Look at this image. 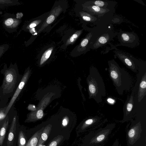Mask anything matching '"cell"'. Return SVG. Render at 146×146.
Segmentation results:
<instances>
[{"instance_id": "6da1fadb", "label": "cell", "mask_w": 146, "mask_h": 146, "mask_svg": "<svg viewBox=\"0 0 146 146\" xmlns=\"http://www.w3.org/2000/svg\"><path fill=\"white\" fill-rule=\"evenodd\" d=\"M0 72L3 76L2 84L0 86V108L6 106L9 99L12 97L21 78L16 63H11L7 67L5 64Z\"/></svg>"}, {"instance_id": "7a4b0ae2", "label": "cell", "mask_w": 146, "mask_h": 146, "mask_svg": "<svg viewBox=\"0 0 146 146\" xmlns=\"http://www.w3.org/2000/svg\"><path fill=\"white\" fill-rule=\"evenodd\" d=\"M108 63L109 76L118 93L122 95L125 91H129L132 80L128 72L113 59L109 60Z\"/></svg>"}, {"instance_id": "3957f363", "label": "cell", "mask_w": 146, "mask_h": 146, "mask_svg": "<svg viewBox=\"0 0 146 146\" xmlns=\"http://www.w3.org/2000/svg\"><path fill=\"white\" fill-rule=\"evenodd\" d=\"M89 98L94 100L98 104L102 102V97L106 95L105 86L98 69L92 66L90 69L87 79Z\"/></svg>"}, {"instance_id": "277c9868", "label": "cell", "mask_w": 146, "mask_h": 146, "mask_svg": "<svg viewBox=\"0 0 146 146\" xmlns=\"http://www.w3.org/2000/svg\"><path fill=\"white\" fill-rule=\"evenodd\" d=\"M92 36L89 42V48L96 49L105 46L115 36L112 29L106 25L99 24L92 29Z\"/></svg>"}, {"instance_id": "5b68a950", "label": "cell", "mask_w": 146, "mask_h": 146, "mask_svg": "<svg viewBox=\"0 0 146 146\" xmlns=\"http://www.w3.org/2000/svg\"><path fill=\"white\" fill-rule=\"evenodd\" d=\"M118 38L121 45L133 48L139 44V39L134 32H125L120 30Z\"/></svg>"}, {"instance_id": "8992f818", "label": "cell", "mask_w": 146, "mask_h": 146, "mask_svg": "<svg viewBox=\"0 0 146 146\" xmlns=\"http://www.w3.org/2000/svg\"><path fill=\"white\" fill-rule=\"evenodd\" d=\"M30 72L29 69H28L27 71H25L16 91L8 104L7 106L6 109L5 111V113L7 115L23 88L29 78Z\"/></svg>"}, {"instance_id": "52a82bcc", "label": "cell", "mask_w": 146, "mask_h": 146, "mask_svg": "<svg viewBox=\"0 0 146 146\" xmlns=\"http://www.w3.org/2000/svg\"><path fill=\"white\" fill-rule=\"evenodd\" d=\"M115 56L117 57L127 68L134 72H137L138 65L134 58L119 51H115Z\"/></svg>"}, {"instance_id": "ba28073f", "label": "cell", "mask_w": 146, "mask_h": 146, "mask_svg": "<svg viewBox=\"0 0 146 146\" xmlns=\"http://www.w3.org/2000/svg\"><path fill=\"white\" fill-rule=\"evenodd\" d=\"M87 8L91 15H96L99 17L104 16L110 11H111L109 9H103L90 4Z\"/></svg>"}, {"instance_id": "9c48e42d", "label": "cell", "mask_w": 146, "mask_h": 146, "mask_svg": "<svg viewBox=\"0 0 146 146\" xmlns=\"http://www.w3.org/2000/svg\"><path fill=\"white\" fill-rule=\"evenodd\" d=\"M17 117L14 116L13 118L8 134L7 146H11L13 144L16 134Z\"/></svg>"}, {"instance_id": "30bf717a", "label": "cell", "mask_w": 146, "mask_h": 146, "mask_svg": "<svg viewBox=\"0 0 146 146\" xmlns=\"http://www.w3.org/2000/svg\"><path fill=\"white\" fill-rule=\"evenodd\" d=\"M146 94V72L143 75L140 82L138 94V101L140 102Z\"/></svg>"}, {"instance_id": "8fae6325", "label": "cell", "mask_w": 146, "mask_h": 146, "mask_svg": "<svg viewBox=\"0 0 146 146\" xmlns=\"http://www.w3.org/2000/svg\"><path fill=\"white\" fill-rule=\"evenodd\" d=\"M133 94V93L132 92L130 96L127 98L124 105L123 111L126 115L131 113L133 109L134 106Z\"/></svg>"}, {"instance_id": "7c38bea8", "label": "cell", "mask_w": 146, "mask_h": 146, "mask_svg": "<svg viewBox=\"0 0 146 146\" xmlns=\"http://www.w3.org/2000/svg\"><path fill=\"white\" fill-rule=\"evenodd\" d=\"M9 122V117L7 115L0 130V146H2L3 144L8 126Z\"/></svg>"}, {"instance_id": "4fadbf2b", "label": "cell", "mask_w": 146, "mask_h": 146, "mask_svg": "<svg viewBox=\"0 0 146 146\" xmlns=\"http://www.w3.org/2000/svg\"><path fill=\"white\" fill-rule=\"evenodd\" d=\"M90 2L91 3L90 4L94 5L103 9H109L111 11L112 10L110 7L112 8V7H113L112 5L114 6V5H112L111 4L112 2H108L107 1H90Z\"/></svg>"}, {"instance_id": "5bb4252c", "label": "cell", "mask_w": 146, "mask_h": 146, "mask_svg": "<svg viewBox=\"0 0 146 146\" xmlns=\"http://www.w3.org/2000/svg\"><path fill=\"white\" fill-rule=\"evenodd\" d=\"M26 143V140L23 133L22 131H20L18 140V146H25Z\"/></svg>"}, {"instance_id": "9a60e30c", "label": "cell", "mask_w": 146, "mask_h": 146, "mask_svg": "<svg viewBox=\"0 0 146 146\" xmlns=\"http://www.w3.org/2000/svg\"><path fill=\"white\" fill-rule=\"evenodd\" d=\"M52 51V49L49 50L44 54L41 58L40 62V65L42 64L49 58L51 53Z\"/></svg>"}, {"instance_id": "2e32d148", "label": "cell", "mask_w": 146, "mask_h": 146, "mask_svg": "<svg viewBox=\"0 0 146 146\" xmlns=\"http://www.w3.org/2000/svg\"><path fill=\"white\" fill-rule=\"evenodd\" d=\"M38 141L36 135H35L29 140L25 146H36Z\"/></svg>"}, {"instance_id": "e0dca14e", "label": "cell", "mask_w": 146, "mask_h": 146, "mask_svg": "<svg viewBox=\"0 0 146 146\" xmlns=\"http://www.w3.org/2000/svg\"><path fill=\"white\" fill-rule=\"evenodd\" d=\"M6 108L7 106L3 108H0V122L5 120L7 115L5 113Z\"/></svg>"}, {"instance_id": "ac0fdd59", "label": "cell", "mask_w": 146, "mask_h": 146, "mask_svg": "<svg viewBox=\"0 0 146 146\" xmlns=\"http://www.w3.org/2000/svg\"><path fill=\"white\" fill-rule=\"evenodd\" d=\"M12 18H9L6 19L5 22V24L6 26L8 27L13 26L12 25L16 23V21Z\"/></svg>"}, {"instance_id": "d6986e66", "label": "cell", "mask_w": 146, "mask_h": 146, "mask_svg": "<svg viewBox=\"0 0 146 146\" xmlns=\"http://www.w3.org/2000/svg\"><path fill=\"white\" fill-rule=\"evenodd\" d=\"M43 115V111L41 109L38 110L36 113L37 117L38 119L41 118Z\"/></svg>"}, {"instance_id": "ffe728a7", "label": "cell", "mask_w": 146, "mask_h": 146, "mask_svg": "<svg viewBox=\"0 0 146 146\" xmlns=\"http://www.w3.org/2000/svg\"><path fill=\"white\" fill-rule=\"evenodd\" d=\"M55 17L54 16L51 15L47 19L46 22L48 24H50L54 20Z\"/></svg>"}, {"instance_id": "44dd1931", "label": "cell", "mask_w": 146, "mask_h": 146, "mask_svg": "<svg viewBox=\"0 0 146 146\" xmlns=\"http://www.w3.org/2000/svg\"><path fill=\"white\" fill-rule=\"evenodd\" d=\"M135 133V130L133 129H131L129 132L128 135L130 137L132 138L134 136Z\"/></svg>"}, {"instance_id": "7402d4cb", "label": "cell", "mask_w": 146, "mask_h": 146, "mask_svg": "<svg viewBox=\"0 0 146 146\" xmlns=\"http://www.w3.org/2000/svg\"><path fill=\"white\" fill-rule=\"evenodd\" d=\"M95 119V118H91L88 119L85 121V123L86 125H90L93 122Z\"/></svg>"}, {"instance_id": "603a6c76", "label": "cell", "mask_w": 146, "mask_h": 146, "mask_svg": "<svg viewBox=\"0 0 146 146\" xmlns=\"http://www.w3.org/2000/svg\"><path fill=\"white\" fill-rule=\"evenodd\" d=\"M105 138V135L103 134L100 135L98 136L96 139L98 141H100L103 140Z\"/></svg>"}, {"instance_id": "cb8c5ba5", "label": "cell", "mask_w": 146, "mask_h": 146, "mask_svg": "<svg viewBox=\"0 0 146 146\" xmlns=\"http://www.w3.org/2000/svg\"><path fill=\"white\" fill-rule=\"evenodd\" d=\"M78 36V35L77 34H74L70 38V41L72 42L74 41L75 39H76Z\"/></svg>"}, {"instance_id": "d4e9b609", "label": "cell", "mask_w": 146, "mask_h": 146, "mask_svg": "<svg viewBox=\"0 0 146 146\" xmlns=\"http://www.w3.org/2000/svg\"><path fill=\"white\" fill-rule=\"evenodd\" d=\"M41 138L44 141H46L48 138L47 135L45 133H43L41 135Z\"/></svg>"}, {"instance_id": "484cf974", "label": "cell", "mask_w": 146, "mask_h": 146, "mask_svg": "<svg viewBox=\"0 0 146 146\" xmlns=\"http://www.w3.org/2000/svg\"><path fill=\"white\" fill-rule=\"evenodd\" d=\"M107 101L109 103L111 104H114L115 102L114 100L110 98L107 99Z\"/></svg>"}, {"instance_id": "4316f807", "label": "cell", "mask_w": 146, "mask_h": 146, "mask_svg": "<svg viewBox=\"0 0 146 146\" xmlns=\"http://www.w3.org/2000/svg\"><path fill=\"white\" fill-rule=\"evenodd\" d=\"M29 109V110H36V109L35 108V107L34 106H33V105H30L28 107Z\"/></svg>"}, {"instance_id": "83f0119b", "label": "cell", "mask_w": 146, "mask_h": 146, "mask_svg": "<svg viewBox=\"0 0 146 146\" xmlns=\"http://www.w3.org/2000/svg\"><path fill=\"white\" fill-rule=\"evenodd\" d=\"M67 124V121L65 118L62 121V124L64 126H66Z\"/></svg>"}, {"instance_id": "f1b7e54d", "label": "cell", "mask_w": 146, "mask_h": 146, "mask_svg": "<svg viewBox=\"0 0 146 146\" xmlns=\"http://www.w3.org/2000/svg\"><path fill=\"white\" fill-rule=\"evenodd\" d=\"M57 143L56 141H53L50 144L49 146H56Z\"/></svg>"}, {"instance_id": "f546056e", "label": "cell", "mask_w": 146, "mask_h": 146, "mask_svg": "<svg viewBox=\"0 0 146 146\" xmlns=\"http://www.w3.org/2000/svg\"><path fill=\"white\" fill-rule=\"evenodd\" d=\"M36 26V24L34 23H32L31 24L30 26L29 27L31 28H32L33 27H35Z\"/></svg>"}, {"instance_id": "4dcf8cb0", "label": "cell", "mask_w": 146, "mask_h": 146, "mask_svg": "<svg viewBox=\"0 0 146 146\" xmlns=\"http://www.w3.org/2000/svg\"><path fill=\"white\" fill-rule=\"evenodd\" d=\"M39 146H42V145L41 144H39Z\"/></svg>"}, {"instance_id": "1f68e13d", "label": "cell", "mask_w": 146, "mask_h": 146, "mask_svg": "<svg viewBox=\"0 0 146 146\" xmlns=\"http://www.w3.org/2000/svg\"><path fill=\"white\" fill-rule=\"evenodd\" d=\"M37 34V33H36L35 34V35H36Z\"/></svg>"}, {"instance_id": "d6a6232c", "label": "cell", "mask_w": 146, "mask_h": 146, "mask_svg": "<svg viewBox=\"0 0 146 146\" xmlns=\"http://www.w3.org/2000/svg\"></svg>"}]
</instances>
